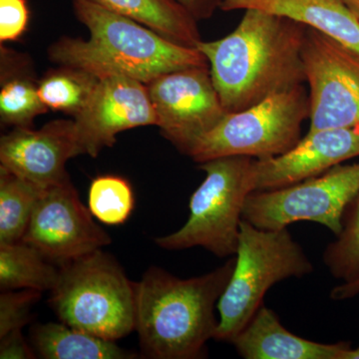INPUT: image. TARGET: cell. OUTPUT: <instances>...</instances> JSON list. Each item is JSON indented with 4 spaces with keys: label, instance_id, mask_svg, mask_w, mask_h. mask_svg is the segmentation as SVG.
<instances>
[{
    "label": "cell",
    "instance_id": "obj_14",
    "mask_svg": "<svg viewBox=\"0 0 359 359\" xmlns=\"http://www.w3.org/2000/svg\"><path fill=\"white\" fill-rule=\"evenodd\" d=\"M359 157V125L308 134L285 154L254 160L256 191L294 185Z\"/></svg>",
    "mask_w": 359,
    "mask_h": 359
},
{
    "label": "cell",
    "instance_id": "obj_7",
    "mask_svg": "<svg viewBox=\"0 0 359 359\" xmlns=\"http://www.w3.org/2000/svg\"><path fill=\"white\" fill-rule=\"evenodd\" d=\"M308 118L309 92L302 84L273 94L247 109L226 113L187 155L198 164L230 156L276 157L299 143L302 123Z\"/></svg>",
    "mask_w": 359,
    "mask_h": 359
},
{
    "label": "cell",
    "instance_id": "obj_12",
    "mask_svg": "<svg viewBox=\"0 0 359 359\" xmlns=\"http://www.w3.org/2000/svg\"><path fill=\"white\" fill-rule=\"evenodd\" d=\"M83 154L97 157L112 147L116 136L141 126H157L147 85L133 78L109 75L99 78L89 102L74 117Z\"/></svg>",
    "mask_w": 359,
    "mask_h": 359
},
{
    "label": "cell",
    "instance_id": "obj_5",
    "mask_svg": "<svg viewBox=\"0 0 359 359\" xmlns=\"http://www.w3.org/2000/svg\"><path fill=\"white\" fill-rule=\"evenodd\" d=\"M313 266L287 228L264 230L243 219L233 275L219 297L215 340L233 342L276 283L313 273Z\"/></svg>",
    "mask_w": 359,
    "mask_h": 359
},
{
    "label": "cell",
    "instance_id": "obj_20",
    "mask_svg": "<svg viewBox=\"0 0 359 359\" xmlns=\"http://www.w3.org/2000/svg\"><path fill=\"white\" fill-rule=\"evenodd\" d=\"M42 192L0 168V244L23 240Z\"/></svg>",
    "mask_w": 359,
    "mask_h": 359
},
{
    "label": "cell",
    "instance_id": "obj_3",
    "mask_svg": "<svg viewBox=\"0 0 359 359\" xmlns=\"http://www.w3.org/2000/svg\"><path fill=\"white\" fill-rule=\"evenodd\" d=\"M90 39L59 40L49 49L52 61L88 71L99 78L120 75L144 84L184 68L209 65L202 52L175 43L147 26L113 13L93 0H73Z\"/></svg>",
    "mask_w": 359,
    "mask_h": 359
},
{
    "label": "cell",
    "instance_id": "obj_26",
    "mask_svg": "<svg viewBox=\"0 0 359 359\" xmlns=\"http://www.w3.org/2000/svg\"><path fill=\"white\" fill-rule=\"evenodd\" d=\"M26 0H0V40L15 41L27 28Z\"/></svg>",
    "mask_w": 359,
    "mask_h": 359
},
{
    "label": "cell",
    "instance_id": "obj_28",
    "mask_svg": "<svg viewBox=\"0 0 359 359\" xmlns=\"http://www.w3.org/2000/svg\"><path fill=\"white\" fill-rule=\"evenodd\" d=\"M195 16L196 20H208L221 7L222 0H176Z\"/></svg>",
    "mask_w": 359,
    "mask_h": 359
},
{
    "label": "cell",
    "instance_id": "obj_1",
    "mask_svg": "<svg viewBox=\"0 0 359 359\" xmlns=\"http://www.w3.org/2000/svg\"><path fill=\"white\" fill-rule=\"evenodd\" d=\"M306 28L285 16L249 8L230 34L198 43L226 113L247 109L306 81L302 61Z\"/></svg>",
    "mask_w": 359,
    "mask_h": 359
},
{
    "label": "cell",
    "instance_id": "obj_25",
    "mask_svg": "<svg viewBox=\"0 0 359 359\" xmlns=\"http://www.w3.org/2000/svg\"><path fill=\"white\" fill-rule=\"evenodd\" d=\"M42 292L35 290H4L0 294V337L22 330L32 318Z\"/></svg>",
    "mask_w": 359,
    "mask_h": 359
},
{
    "label": "cell",
    "instance_id": "obj_30",
    "mask_svg": "<svg viewBox=\"0 0 359 359\" xmlns=\"http://www.w3.org/2000/svg\"><path fill=\"white\" fill-rule=\"evenodd\" d=\"M341 1L359 20V0H341Z\"/></svg>",
    "mask_w": 359,
    "mask_h": 359
},
{
    "label": "cell",
    "instance_id": "obj_9",
    "mask_svg": "<svg viewBox=\"0 0 359 359\" xmlns=\"http://www.w3.org/2000/svg\"><path fill=\"white\" fill-rule=\"evenodd\" d=\"M302 61L309 86V132L359 125V52L308 26Z\"/></svg>",
    "mask_w": 359,
    "mask_h": 359
},
{
    "label": "cell",
    "instance_id": "obj_27",
    "mask_svg": "<svg viewBox=\"0 0 359 359\" xmlns=\"http://www.w3.org/2000/svg\"><path fill=\"white\" fill-rule=\"evenodd\" d=\"M22 330H14L0 337V358L33 359L36 358L34 349L28 346L22 335Z\"/></svg>",
    "mask_w": 359,
    "mask_h": 359
},
{
    "label": "cell",
    "instance_id": "obj_19",
    "mask_svg": "<svg viewBox=\"0 0 359 359\" xmlns=\"http://www.w3.org/2000/svg\"><path fill=\"white\" fill-rule=\"evenodd\" d=\"M59 266L47 261L27 243L0 244V290L50 292L57 282Z\"/></svg>",
    "mask_w": 359,
    "mask_h": 359
},
{
    "label": "cell",
    "instance_id": "obj_23",
    "mask_svg": "<svg viewBox=\"0 0 359 359\" xmlns=\"http://www.w3.org/2000/svg\"><path fill=\"white\" fill-rule=\"evenodd\" d=\"M323 263L341 283L359 276V194L347 208L342 231L323 252Z\"/></svg>",
    "mask_w": 359,
    "mask_h": 359
},
{
    "label": "cell",
    "instance_id": "obj_18",
    "mask_svg": "<svg viewBox=\"0 0 359 359\" xmlns=\"http://www.w3.org/2000/svg\"><path fill=\"white\" fill-rule=\"evenodd\" d=\"M32 342L35 353L45 359H133L136 353L116 341L82 332L65 323L34 325Z\"/></svg>",
    "mask_w": 359,
    "mask_h": 359
},
{
    "label": "cell",
    "instance_id": "obj_22",
    "mask_svg": "<svg viewBox=\"0 0 359 359\" xmlns=\"http://www.w3.org/2000/svg\"><path fill=\"white\" fill-rule=\"evenodd\" d=\"M134 207L133 189L126 179L105 175L91 182L88 209L101 223L109 226L124 224L131 216Z\"/></svg>",
    "mask_w": 359,
    "mask_h": 359
},
{
    "label": "cell",
    "instance_id": "obj_21",
    "mask_svg": "<svg viewBox=\"0 0 359 359\" xmlns=\"http://www.w3.org/2000/svg\"><path fill=\"white\" fill-rule=\"evenodd\" d=\"M99 77L88 71L63 66L47 73L37 84L42 103L48 109L62 111L73 117L89 102Z\"/></svg>",
    "mask_w": 359,
    "mask_h": 359
},
{
    "label": "cell",
    "instance_id": "obj_8",
    "mask_svg": "<svg viewBox=\"0 0 359 359\" xmlns=\"http://www.w3.org/2000/svg\"><path fill=\"white\" fill-rule=\"evenodd\" d=\"M359 194V162L337 165L325 173L280 189L256 191L245 201L243 219L264 230L313 222L339 236L344 215Z\"/></svg>",
    "mask_w": 359,
    "mask_h": 359
},
{
    "label": "cell",
    "instance_id": "obj_29",
    "mask_svg": "<svg viewBox=\"0 0 359 359\" xmlns=\"http://www.w3.org/2000/svg\"><path fill=\"white\" fill-rule=\"evenodd\" d=\"M359 294V276L349 282L341 283L332 290L330 297L334 301H346Z\"/></svg>",
    "mask_w": 359,
    "mask_h": 359
},
{
    "label": "cell",
    "instance_id": "obj_13",
    "mask_svg": "<svg viewBox=\"0 0 359 359\" xmlns=\"http://www.w3.org/2000/svg\"><path fill=\"white\" fill-rule=\"evenodd\" d=\"M82 154L74 120H55L36 131L15 128L0 140V168L41 191L69 178L66 163Z\"/></svg>",
    "mask_w": 359,
    "mask_h": 359
},
{
    "label": "cell",
    "instance_id": "obj_11",
    "mask_svg": "<svg viewBox=\"0 0 359 359\" xmlns=\"http://www.w3.org/2000/svg\"><path fill=\"white\" fill-rule=\"evenodd\" d=\"M22 241L57 266L111 244L70 178L41 193Z\"/></svg>",
    "mask_w": 359,
    "mask_h": 359
},
{
    "label": "cell",
    "instance_id": "obj_16",
    "mask_svg": "<svg viewBox=\"0 0 359 359\" xmlns=\"http://www.w3.org/2000/svg\"><path fill=\"white\" fill-rule=\"evenodd\" d=\"M219 8H255L285 16L359 52V20L341 0H222Z\"/></svg>",
    "mask_w": 359,
    "mask_h": 359
},
{
    "label": "cell",
    "instance_id": "obj_2",
    "mask_svg": "<svg viewBox=\"0 0 359 359\" xmlns=\"http://www.w3.org/2000/svg\"><path fill=\"white\" fill-rule=\"evenodd\" d=\"M236 257L211 273L177 278L151 268L136 283V327L142 353L154 359L203 358L219 320L215 308L235 269Z\"/></svg>",
    "mask_w": 359,
    "mask_h": 359
},
{
    "label": "cell",
    "instance_id": "obj_6",
    "mask_svg": "<svg viewBox=\"0 0 359 359\" xmlns=\"http://www.w3.org/2000/svg\"><path fill=\"white\" fill-rule=\"evenodd\" d=\"M254 158L230 156L200 164L205 178L191 197L186 224L157 238L165 250L202 247L219 257L236 256L245 201L255 192Z\"/></svg>",
    "mask_w": 359,
    "mask_h": 359
},
{
    "label": "cell",
    "instance_id": "obj_4",
    "mask_svg": "<svg viewBox=\"0 0 359 359\" xmlns=\"http://www.w3.org/2000/svg\"><path fill=\"white\" fill-rule=\"evenodd\" d=\"M49 304L65 325L104 339L136 327V283L102 249L59 266Z\"/></svg>",
    "mask_w": 359,
    "mask_h": 359
},
{
    "label": "cell",
    "instance_id": "obj_15",
    "mask_svg": "<svg viewBox=\"0 0 359 359\" xmlns=\"http://www.w3.org/2000/svg\"><path fill=\"white\" fill-rule=\"evenodd\" d=\"M231 344L245 359H351L353 353L346 342L320 344L297 337L264 304Z\"/></svg>",
    "mask_w": 359,
    "mask_h": 359
},
{
    "label": "cell",
    "instance_id": "obj_10",
    "mask_svg": "<svg viewBox=\"0 0 359 359\" xmlns=\"http://www.w3.org/2000/svg\"><path fill=\"white\" fill-rule=\"evenodd\" d=\"M146 85L157 126L184 154L226 114L209 65L165 73Z\"/></svg>",
    "mask_w": 359,
    "mask_h": 359
},
{
    "label": "cell",
    "instance_id": "obj_17",
    "mask_svg": "<svg viewBox=\"0 0 359 359\" xmlns=\"http://www.w3.org/2000/svg\"><path fill=\"white\" fill-rule=\"evenodd\" d=\"M113 13L147 26L175 43L196 48L198 20L176 0H93Z\"/></svg>",
    "mask_w": 359,
    "mask_h": 359
},
{
    "label": "cell",
    "instance_id": "obj_24",
    "mask_svg": "<svg viewBox=\"0 0 359 359\" xmlns=\"http://www.w3.org/2000/svg\"><path fill=\"white\" fill-rule=\"evenodd\" d=\"M48 108L42 103L37 85L29 78L11 77L0 91V117L6 125L15 128H29L37 116Z\"/></svg>",
    "mask_w": 359,
    "mask_h": 359
}]
</instances>
